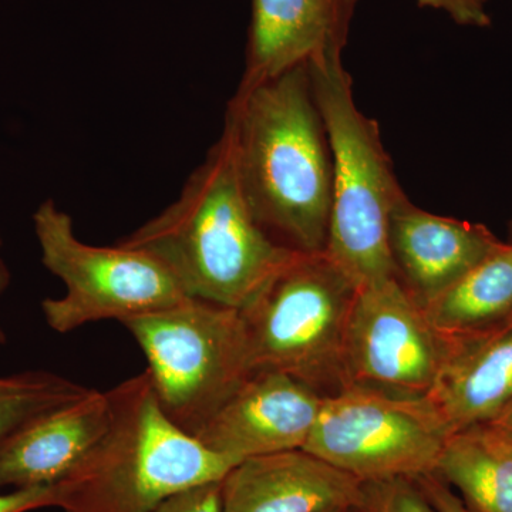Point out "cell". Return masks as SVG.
<instances>
[{"mask_svg":"<svg viewBox=\"0 0 512 512\" xmlns=\"http://www.w3.org/2000/svg\"><path fill=\"white\" fill-rule=\"evenodd\" d=\"M222 137L258 224L278 244L325 252L332 211V160L308 64L238 87Z\"/></svg>","mask_w":512,"mask_h":512,"instance_id":"1","label":"cell"},{"mask_svg":"<svg viewBox=\"0 0 512 512\" xmlns=\"http://www.w3.org/2000/svg\"><path fill=\"white\" fill-rule=\"evenodd\" d=\"M119 245L154 256L188 298L238 311L296 255L255 220L222 136L178 200Z\"/></svg>","mask_w":512,"mask_h":512,"instance_id":"2","label":"cell"},{"mask_svg":"<svg viewBox=\"0 0 512 512\" xmlns=\"http://www.w3.org/2000/svg\"><path fill=\"white\" fill-rule=\"evenodd\" d=\"M107 394L109 426L55 484L64 512H151L235 467L165 416L146 370Z\"/></svg>","mask_w":512,"mask_h":512,"instance_id":"3","label":"cell"},{"mask_svg":"<svg viewBox=\"0 0 512 512\" xmlns=\"http://www.w3.org/2000/svg\"><path fill=\"white\" fill-rule=\"evenodd\" d=\"M332 160V211L326 252L362 288L396 276L390 254V218L404 191L384 150L376 120L353 96L342 56L308 63Z\"/></svg>","mask_w":512,"mask_h":512,"instance_id":"4","label":"cell"},{"mask_svg":"<svg viewBox=\"0 0 512 512\" xmlns=\"http://www.w3.org/2000/svg\"><path fill=\"white\" fill-rule=\"evenodd\" d=\"M357 291L328 252H296L239 311L251 373H284L323 399L349 387L345 343Z\"/></svg>","mask_w":512,"mask_h":512,"instance_id":"5","label":"cell"},{"mask_svg":"<svg viewBox=\"0 0 512 512\" xmlns=\"http://www.w3.org/2000/svg\"><path fill=\"white\" fill-rule=\"evenodd\" d=\"M123 325L146 356L165 416L192 437L251 376L238 309L190 298Z\"/></svg>","mask_w":512,"mask_h":512,"instance_id":"6","label":"cell"},{"mask_svg":"<svg viewBox=\"0 0 512 512\" xmlns=\"http://www.w3.org/2000/svg\"><path fill=\"white\" fill-rule=\"evenodd\" d=\"M33 224L42 264L66 286L62 298L42 302L46 323L57 333L99 320L123 323L190 299L154 256L119 244H84L74 234L72 217L52 200L40 204Z\"/></svg>","mask_w":512,"mask_h":512,"instance_id":"7","label":"cell"},{"mask_svg":"<svg viewBox=\"0 0 512 512\" xmlns=\"http://www.w3.org/2000/svg\"><path fill=\"white\" fill-rule=\"evenodd\" d=\"M450 430L427 396L346 387L323 399L303 450L360 481L436 471Z\"/></svg>","mask_w":512,"mask_h":512,"instance_id":"8","label":"cell"},{"mask_svg":"<svg viewBox=\"0 0 512 512\" xmlns=\"http://www.w3.org/2000/svg\"><path fill=\"white\" fill-rule=\"evenodd\" d=\"M461 340L434 328L397 276L359 288L345 343L349 386L427 396Z\"/></svg>","mask_w":512,"mask_h":512,"instance_id":"9","label":"cell"},{"mask_svg":"<svg viewBox=\"0 0 512 512\" xmlns=\"http://www.w3.org/2000/svg\"><path fill=\"white\" fill-rule=\"evenodd\" d=\"M323 397L291 376L255 372L195 439L234 466L247 458L305 447Z\"/></svg>","mask_w":512,"mask_h":512,"instance_id":"10","label":"cell"},{"mask_svg":"<svg viewBox=\"0 0 512 512\" xmlns=\"http://www.w3.org/2000/svg\"><path fill=\"white\" fill-rule=\"evenodd\" d=\"M389 245L397 279L424 306L480 264L501 241L484 225L431 214L403 195L390 218Z\"/></svg>","mask_w":512,"mask_h":512,"instance_id":"11","label":"cell"},{"mask_svg":"<svg viewBox=\"0 0 512 512\" xmlns=\"http://www.w3.org/2000/svg\"><path fill=\"white\" fill-rule=\"evenodd\" d=\"M362 481L298 448L241 461L221 481L222 512H349Z\"/></svg>","mask_w":512,"mask_h":512,"instance_id":"12","label":"cell"},{"mask_svg":"<svg viewBox=\"0 0 512 512\" xmlns=\"http://www.w3.org/2000/svg\"><path fill=\"white\" fill-rule=\"evenodd\" d=\"M357 0H252L247 67L241 87L295 67L342 56Z\"/></svg>","mask_w":512,"mask_h":512,"instance_id":"13","label":"cell"},{"mask_svg":"<svg viewBox=\"0 0 512 512\" xmlns=\"http://www.w3.org/2000/svg\"><path fill=\"white\" fill-rule=\"evenodd\" d=\"M109 421V394L93 389L83 399L23 424L0 443V490L59 483Z\"/></svg>","mask_w":512,"mask_h":512,"instance_id":"14","label":"cell"},{"mask_svg":"<svg viewBox=\"0 0 512 512\" xmlns=\"http://www.w3.org/2000/svg\"><path fill=\"white\" fill-rule=\"evenodd\" d=\"M450 433L490 423L512 402V319L461 340L429 394Z\"/></svg>","mask_w":512,"mask_h":512,"instance_id":"15","label":"cell"},{"mask_svg":"<svg viewBox=\"0 0 512 512\" xmlns=\"http://www.w3.org/2000/svg\"><path fill=\"white\" fill-rule=\"evenodd\" d=\"M434 473L458 488L471 512H512V436L507 431L488 423L454 431Z\"/></svg>","mask_w":512,"mask_h":512,"instance_id":"16","label":"cell"},{"mask_svg":"<svg viewBox=\"0 0 512 512\" xmlns=\"http://www.w3.org/2000/svg\"><path fill=\"white\" fill-rule=\"evenodd\" d=\"M447 338L473 339L512 319V239L423 306Z\"/></svg>","mask_w":512,"mask_h":512,"instance_id":"17","label":"cell"},{"mask_svg":"<svg viewBox=\"0 0 512 512\" xmlns=\"http://www.w3.org/2000/svg\"><path fill=\"white\" fill-rule=\"evenodd\" d=\"M92 392V387L46 370L0 377V443L40 414L77 402Z\"/></svg>","mask_w":512,"mask_h":512,"instance_id":"18","label":"cell"},{"mask_svg":"<svg viewBox=\"0 0 512 512\" xmlns=\"http://www.w3.org/2000/svg\"><path fill=\"white\" fill-rule=\"evenodd\" d=\"M349 512H434L426 495L410 478L362 481Z\"/></svg>","mask_w":512,"mask_h":512,"instance_id":"19","label":"cell"},{"mask_svg":"<svg viewBox=\"0 0 512 512\" xmlns=\"http://www.w3.org/2000/svg\"><path fill=\"white\" fill-rule=\"evenodd\" d=\"M221 481L188 488L151 512H222Z\"/></svg>","mask_w":512,"mask_h":512,"instance_id":"20","label":"cell"},{"mask_svg":"<svg viewBox=\"0 0 512 512\" xmlns=\"http://www.w3.org/2000/svg\"><path fill=\"white\" fill-rule=\"evenodd\" d=\"M487 2L488 0H417L421 8L441 10L458 25L474 28H487L491 25Z\"/></svg>","mask_w":512,"mask_h":512,"instance_id":"21","label":"cell"},{"mask_svg":"<svg viewBox=\"0 0 512 512\" xmlns=\"http://www.w3.org/2000/svg\"><path fill=\"white\" fill-rule=\"evenodd\" d=\"M56 507V485H32L0 493V512H28Z\"/></svg>","mask_w":512,"mask_h":512,"instance_id":"22","label":"cell"},{"mask_svg":"<svg viewBox=\"0 0 512 512\" xmlns=\"http://www.w3.org/2000/svg\"><path fill=\"white\" fill-rule=\"evenodd\" d=\"M417 485L426 495L434 512H471L466 504L451 491L450 485L436 473L416 478Z\"/></svg>","mask_w":512,"mask_h":512,"instance_id":"23","label":"cell"},{"mask_svg":"<svg viewBox=\"0 0 512 512\" xmlns=\"http://www.w3.org/2000/svg\"><path fill=\"white\" fill-rule=\"evenodd\" d=\"M10 285V271L8 265L5 264L3 259H0V295L9 288ZM8 343V336H6L5 330L0 326V349Z\"/></svg>","mask_w":512,"mask_h":512,"instance_id":"24","label":"cell"},{"mask_svg":"<svg viewBox=\"0 0 512 512\" xmlns=\"http://www.w3.org/2000/svg\"><path fill=\"white\" fill-rule=\"evenodd\" d=\"M488 424H493V426L498 427V429L512 434V402Z\"/></svg>","mask_w":512,"mask_h":512,"instance_id":"25","label":"cell"},{"mask_svg":"<svg viewBox=\"0 0 512 512\" xmlns=\"http://www.w3.org/2000/svg\"><path fill=\"white\" fill-rule=\"evenodd\" d=\"M0 247H2V237H0Z\"/></svg>","mask_w":512,"mask_h":512,"instance_id":"26","label":"cell"},{"mask_svg":"<svg viewBox=\"0 0 512 512\" xmlns=\"http://www.w3.org/2000/svg\"><path fill=\"white\" fill-rule=\"evenodd\" d=\"M511 238H512V222H511Z\"/></svg>","mask_w":512,"mask_h":512,"instance_id":"27","label":"cell"},{"mask_svg":"<svg viewBox=\"0 0 512 512\" xmlns=\"http://www.w3.org/2000/svg\"><path fill=\"white\" fill-rule=\"evenodd\" d=\"M332 512H345V511H332Z\"/></svg>","mask_w":512,"mask_h":512,"instance_id":"28","label":"cell"},{"mask_svg":"<svg viewBox=\"0 0 512 512\" xmlns=\"http://www.w3.org/2000/svg\"><path fill=\"white\" fill-rule=\"evenodd\" d=\"M508 434H510V433H508ZM511 436H512V434H511Z\"/></svg>","mask_w":512,"mask_h":512,"instance_id":"29","label":"cell"}]
</instances>
